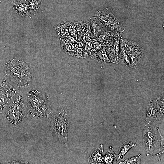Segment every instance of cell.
<instances>
[{"mask_svg":"<svg viewBox=\"0 0 164 164\" xmlns=\"http://www.w3.org/2000/svg\"><path fill=\"white\" fill-rule=\"evenodd\" d=\"M28 115L26 102L22 96L20 95L9 105L6 117L12 125L16 126L26 120Z\"/></svg>","mask_w":164,"mask_h":164,"instance_id":"obj_4","label":"cell"},{"mask_svg":"<svg viewBox=\"0 0 164 164\" xmlns=\"http://www.w3.org/2000/svg\"><path fill=\"white\" fill-rule=\"evenodd\" d=\"M17 91L3 77L0 82V111H4L15 98Z\"/></svg>","mask_w":164,"mask_h":164,"instance_id":"obj_8","label":"cell"},{"mask_svg":"<svg viewBox=\"0 0 164 164\" xmlns=\"http://www.w3.org/2000/svg\"><path fill=\"white\" fill-rule=\"evenodd\" d=\"M75 27L77 40L81 43V38L83 35L89 29V26L87 21H81L74 22L73 23Z\"/></svg>","mask_w":164,"mask_h":164,"instance_id":"obj_12","label":"cell"},{"mask_svg":"<svg viewBox=\"0 0 164 164\" xmlns=\"http://www.w3.org/2000/svg\"><path fill=\"white\" fill-rule=\"evenodd\" d=\"M48 117L53 135L61 143L67 145L70 120L68 110L62 107L54 114H50Z\"/></svg>","mask_w":164,"mask_h":164,"instance_id":"obj_3","label":"cell"},{"mask_svg":"<svg viewBox=\"0 0 164 164\" xmlns=\"http://www.w3.org/2000/svg\"><path fill=\"white\" fill-rule=\"evenodd\" d=\"M136 146L135 144L131 141H126L124 142L120 147L118 155V157L115 162H117L120 160L123 159L125 155L131 148Z\"/></svg>","mask_w":164,"mask_h":164,"instance_id":"obj_15","label":"cell"},{"mask_svg":"<svg viewBox=\"0 0 164 164\" xmlns=\"http://www.w3.org/2000/svg\"><path fill=\"white\" fill-rule=\"evenodd\" d=\"M141 155L139 154L137 156L126 159L124 161L119 162V164H140Z\"/></svg>","mask_w":164,"mask_h":164,"instance_id":"obj_18","label":"cell"},{"mask_svg":"<svg viewBox=\"0 0 164 164\" xmlns=\"http://www.w3.org/2000/svg\"><path fill=\"white\" fill-rule=\"evenodd\" d=\"M120 36L111 41L105 46L107 54L109 59L117 64L119 63L118 57L120 47Z\"/></svg>","mask_w":164,"mask_h":164,"instance_id":"obj_9","label":"cell"},{"mask_svg":"<svg viewBox=\"0 0 164 164\" xmlns=\"http://www.w3.org/2000/svg\"><path fill=\"white\" fill-rule=\"evenodd\" d=\"M120 40L123 46L125 52L129 57L132 68L136 67L142 59L144 48L139 44L132 41L120 37Z\"/></svg>","mask_w":164,"mask_h":164,"instance_id":"obj_6","label":"cell"},{"mask_svg":"<svg viewBox=\"0 0 164 164\" xmlns=\"http://www.w3.org/2000/svg\"><path fill=\"white\" fill-rule=\"evenodd\" d=\"M118 60L119 63H120L127 67L132 68L130 59L125 53L123 44L120 40Z\"/></svg>","mask_w":164,"mask_h":164,"instance_id":"obj_16","label":"cell"},{"mask_svg":"<svg viewBox=\"0 0 164 164\" xmlns=\"http://www.w3.org/2000/svg\"><path fill=\"white\" fill-rule=\"evenodd\" d=\"M118 156L113 151L112 147L110 146L108 152L102 157L103 162L106 164H112L115 158Z\"/></svg>","mask_w":164,"mask_h":164,"instance_id":"obj_17","label":"cell"},{"mask_svg":"<svg viewBox=\"0 0 164 164\" xmlns=\"http://www.w3.org/2000/svg\"><path fill=\"white\" fill-rule=\"evenodd\" d=\"M104 145L101 144L99 146L94 149L88 159L91 164H100L103 162L102 154Z\"/></svg>","mask_w":164,"mask_h":164,"instance_id":"obj_11","label":"cell"},{"mask_svg":"<svg viewBox=\"0 0 164 164\" xmlns=\"http://www.w3.org/2000/svg\"><path fill=\"white\" fill-rule=\"evenodd\" d=\"M89 56L91 58L100 63H113L108 57L104 46L99 51Z\"/></svg>","mask_w":164,"mask_h":164,"instance_id":"obj_13","label":"cell"},{"mask_svg":"<svg viewBox=\"0 0 164 164\" xmlns=\"http://www.w3.org/2000/svg\"><path fill=\"white\" fill-rule=\"evenodd\" d=\"M70 22L63 20L56 28L59 37L63 38L69 36V28Z\"/></svg>","mask_w":164,"mask_h":164,"instance_id":"obj_14","label":"cell"},{"mask_svg":"<svg viewBox=\"0 0 164 164\" xmlns=\"http://www.w3.org/2000/svg\"><path fill=\"white\" fill-rule=\"evenodd\" d=\"M143 142L147 156L152 155L154 151L159 149L160 154L163 152V139L158 128L147 124L143 129Z\"/></svg>","mask_w":164,"mask_h":164,"instance_id":"obj_5","label":"cell"},{"mask_svg":"<svg viewBox=\"0 0 164 164\" xmlns=\"http://www.w3.org/2000/svg\"><path fill=\"white\" fill-rule=\"evenodd\" d=\"M87 21L93 38L96 39L105 28L97 16L90 18Z\"/></svg>","mask_w":164,"mask_h":164,"instance_id":"obj_10","label":"cell"},{"mask_svg":"<svg viewBox=\"0 0 164 164\" xmlns=\"http://www.w3.org/2000/svg\"><path fill=\"white\" fill-rule=\"evenodd\" d=\"M2 1V0H0V3Z\"/></svg>","mask_w":164,"mask_h":164,"instance_id":"obj_20","label":"cell"},{"mask_svg":"<svg viewBox=\"0 0 164 164\" xmlns=\"http://www.w3.org/2000/svg\"><path fill=\"white\" fill-rule=\"evenodd\" d=\"M11 164H28V162L26 161L22 160L14 161L10 162Z\"/></svg>","mask_w":164,"mask_h":164,"instance_id":"obj_19","label":"cell"},{"mask_svg":"<svg viewBox=\"0 0 164 164\" xmlns=\"http://www.w3.org/2000/svg\"><path fill=\"white\" fill-rule=\"evenodd\" d=\"M96 15L105 29L119 34L124 32L122 24L108 8L97 11Z\"/></svg>","mask_w":164,"mask_h":164,"instance_id":"obj_7","label":"cell"},{"mask_svg":"<svg viewBox=\"0 0 164 164\" xmlns=\"http://www.w3.org/2000/svg\"><path fill=\"white\" fill-rule=\"evenodd\" d=\"M26 103L28 115L33 118L48 117L51 114L49 97L38 90H31L28 93Z\"/></svg>","mask_w":164,"mask_h":164,"instance_id":"obj_2","label":"cell"},{"mask_svg":"<svg viewBox=\"0 0 164 164\" xmlns=\"http://www.w3.org/2000/svg\"><path fill=\"white\" fill-rule=\"evenodd\" d=\"M26 0H28V1H30V0H26Z\"/></svg>","mask_w":164,"mask_h":164,"instance_id":"obj_21","label":"cell"},{"mask_svg":"<svg viewBox=\"0 0 164 164\" xmlns=\"http://www.w3.org/2000/svg\"><path fill=\"white\" fill-rule=\"evenodd\" d=\"M4 77L14 87L26 88L32 82L33 69L31 64L18 59L7 61L3 68Z\"/></svg>","mask_w":164,"mask_h":164,"instance_id":"obj_1","label":"cell"}]
</instances>
